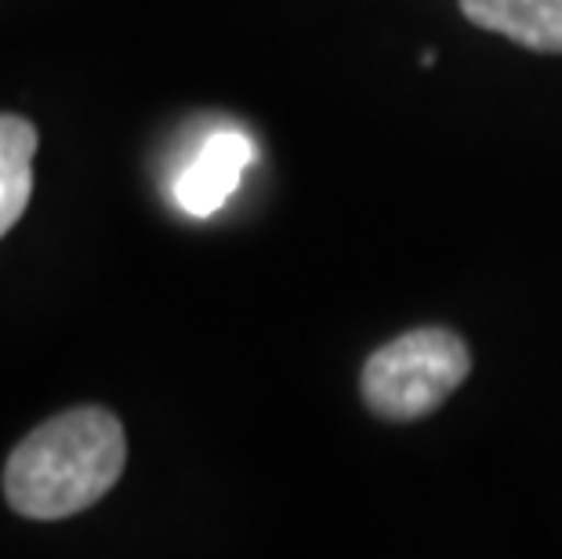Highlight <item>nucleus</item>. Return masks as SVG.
I'll return each mask as SVG.
<instances>
[{
	"label": "nucleus",
	"mask_w": 562,
	"mask_h": 559,
	"mask_svg": "<svg viewBox=\"0 0 562 559\" xmlns=\"http://www.w3.org/2000/svg\"><path fill=\"white\" fill-rule=\"evenodd\" d=\"M127 466V436L113 411L74 407L37 425L11 450L4 497L26 519L77 516L113 491Z\"/></svg>",
	"instance_id": "nucleus-1"
},
{
	"label": "nucleus",
	"mask_w": 562,
	"mask_h": 559,
	"mask_svg": "<svg viewBox=\"0 0 562 559\" xmlns=\"http://www.w3.org/2000/svg\"><path fill=\"white\" fill-rule=\"evenodd\" d=\"M472 371V353L447 327H417L385 342L370 356L360 378L367 407L385 422H417Z\"/></svg>",
	"instance_id": "nucleus-2"
},
{
	"label": "nucleus",
	"mask_w": 562,
	"mask_h": 559,
	"mask_svg": "<svg viewBox=\"0 0 562 559\" xmlns=\"http://www.w3.org/2000/svg\"><path fill=\"white\" fill-rule=\"evenodd\" d=\"M250 160H255V146H250L244 131H214V135L203 138V146L186 164V171L178 175V208L193 219H211L240 189Z\"/></svg>",
	"instance_id": "nucleus-3"
},
{
	"label": "nucleus",
	"mask_w": 562,
	"mask_h": 559,
	"mask_svg": "<svg viewBox=\"0 0 562 559\" xmlns=\"http://www.w3.org/2000/svg\"><path fill=\"white\" fill-rule=\"evenodd\" d=\"M464 19L530 52L562 55V0H461Z\"/></svg>",
	"instance_id": "nucleus-4"
},
{
	"label": "nucleus",
	"mask_w": 562,
	"mask_h": 559,
	"mask_svg": "<svg viewBox=\"0 0 562 559\" xmlns=\"http://www.w3.org/2000/svg\"><path fill=\"white\" fill-rule=\"evenodd\" d=\"M37 142V127L26 116L0 113V236L15 230L30 208Z\"/></svg>",
	"instance_id": "nucleus-5"
}]
</instances>
